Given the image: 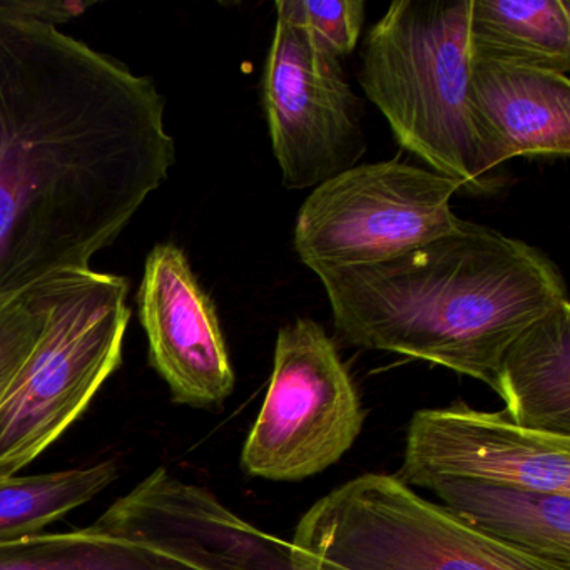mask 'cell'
<instances>
[{"label":"cell","mask_w":570,"mask_h":570,"mask_svg":"<svg viewBox=\"0 0 570 570\" xmlns=\"http://www.w3.org/2000/svg\"><path fill=\"white\" fill-rule=\"evenodd\" d=\"M315 275L350 345L423 360L493 392L507 346L569 302L546 253L469 222L399 258Z\"/></svg>","instance_id":"obj_2"},{"label":"cell","mask_w":570,"mask_h":570,"mask_svg":"<svg viewBox=\"0 0 570 570\" xmlns=\"http://www.w3.org/2000/svg\"><path fill=\"white\" fill-rule=\"evenodd\" d=\"M89 6L0 0V293L91 268L176 163L155 81L59 28Z\"/></svg>","instance_id":"obj_1"},{"label":"cell","mask_w":570,"mask_h":570,"mask_svg":"<svg viewBox=\"0 0 570 570\" xmlns=\"http://www.w3.org/2000/svg\"><path fill=\"white\" fill-rule=\"evenodd\" d=\"M429 490L476 532L537 559L570 566V495L462 479L436 480Z\"/></svg>","instance_id":"obj_12"},{"label":"cell","mask_w":570,"mask_h":570,"mask_svg":"<svg viewBox=\"0 0 570 570\" xmlns=\"http://www.w3.org/2000/svg\"><path fill=\"white\" fill-rule=\"evenodd\" d=\"M6 392H8V390H0V402L4 399Z\"/></svg>","instance_id":"obj_20"},{"label":"cell","mask_w":570,"mask_h":570,"mask_svg":"<svg viewBox=\"0 0 570 570\" xmlns=\"http://www.w3.org/2000/svg\"><path fill=\"white\" fill-rule=\"evenodd\" d=\"M363 0H279L276 19L305 29L342 59L355 51L365 22Z\"/></svg>","instance_id":"obj_18"},{"label":"cell","mask_w":570,"mask_h":570,"mask_svg":"<svg viewBox=\"0 0 570 570\" xmlns=\"http://www.w3.org/2000/svg\"><path fill=\"white\" fill-rule=\"evenodd\" d=\"M128 295V279L112 273H56L41 340L0 402V475L58 442L121 366Z\"/></svg>","instance_id":"obj_4"},{"label":"cell","mask_w":570,"mask_h":570,"mask_svg":"<svg viewBox=\"0 0 570 570\" xmlns=\"http://www.w3.org/2000/svg\"><path fill=\"white\" fill-rule=\"evenodd\" d=\"M470 102L493 169L519 156H569V76L472 52Z\"/></svg>","instance_id":"obj_11"},{"label":"cell","mask_w":570,"mask_h":570,"mask_svg":"<svg viewBox=\"0 0 570 570\" xmlns=\"http://www.w3.org/2000/svg\"><path fill=\"white\" fill-rule=\"evenodd\" d=\"M292 543L338 570H570L476 532L383 473L356 476L316 500Z\"/></svg>","instance_id":"obj_5"},{"label":"cell","mask_w":570,"mask_h":570,"mask_svg":"<svg viewBox=\"0 0 570 570\" xmlns=\"http://www.w3.org/2000/svg\"><path fill=\"white\" fill-rule=\"evenodd\" d=\"M138 312L149 363L173 400L195 409L222 406L235 390V370L215 305L179 246L161 243L146 256Z\"/></svg>","instance_id":"obj_10"},{"label":"cell","mask_w":570,"mask_h":570,"mask_svg":"<svg viewBox=\"0 0 570 570\" xmlns=\"http://www.w3.org/2000/svg\"><path fill=\"white\" fill-rule=\"evenodd\" d=\"M119 476L115 462L38 475H0V543L45 533Z\"/></svg>","instance_id":"obj_15"},{"label":"cell","mask_w":570,"mask_h":570,"mask_svg":"<svg viewBox=\"0 0 570 570\" xmlns=\"http://www.w3.org/2000/svg\"><path fill=\"white\" fill-rule=\"evenodd\" d=\"M460 189L396 159L353 166L309 193L296 216L295 252L313 273L399 258L465 226L450 206Z\"/></svg>","instance_id":"obj_6"},{"label":"cell","mask_w":570,"mask_h":570,"mask_svg":"<svg viewBox=\"0 0 570 570\" xmlns=\"http://www.w3.org/2000/svg\"><path fill=\"white\" fill-rule=\"evenodd\" d=\"M495 393L517 425L570 436L569 302L540 316L507 346Z\"/></svg>","instance_id":"obj_13"},{"label":"cell","mask_w":570,"mask_h":570,"mask_svg":"<svg viewBox=\"0 0 570 570\" xmlns=\"http://www.w3.org/2000/svg\"><path fill=\"white\" fill-rule=\"evenodd\" d=\"M472 0H395L366 36L360 85L406 151L472 193L495 189L470 102Z\"/></svg>","instance_id":"obj_3"},{"label":"cell","mask_w":570,"mask_h":570,"mask_svg":"<svg viewBox=\"0 0 570 570\" xmlns=\"http://www.w3.org/2000/svg\"><path fill=\"white\" fill-rule=\"evenodd\" d=\"M340 61L305 29L276 19L263 102L273 155L288 189L316 188L365 155L362 102Z\"/></svg>","instance_id":"obj_8"},{"label":"cell","mask_w":570,"mask_h":570,"mask_svg":"<svg viewBox=\"0 0 570 570\" xmlns=\"http://www.w3.org/2000/svg\"><path fill=\"white\" fill-rule=\"evenodd\" d=\"M470 45L475 55L569 76L570 4L567 0H472Z\"/></svg>","instance_id":"obj_14"},{"label":"cell","mask_w":570,"mask_h":570,"mask_svg":"<svg viewBox=\"0 0 570 570\" xmlns=\"http://www.w3.org/2000/svg\"><path fill=\"white\" fill-rule=\"evenodd\" d=\"M365 410L348 368L322 325L286 323L276 336L268 392L246 436L249 476L299 482L335 465L358 439Z\"/></svg>","instance_id":"obj_7"},{"label":"cell","mask_w":570,"mask_h":570,"mask_svg":"<svg viewBox=\"0 0 570 570\" xmlns=\"http://www.w3.org/2000/svg\"><path fill=\"white\" fill-rule=\"evenodd\" d=\"M0 570H193L89 527L0 543Z\"/></svg>","instance_id":"obj_16"},{"label":"cell","mask_w":570,"mask_h":570,"mask_svg":"<svg viewBox=\"0 0 570 570\" xmlns=\"http://www.w3.org/2000/svg\"><path fill=\"white\" fill-rule=\"evenodd\" d=\"M56 273L0 293V390H8L35 352L48 322Z\"/></svg>","instance_id":"obj_17"},{"label":"cell","mask_w":570,"mask_h":570,"mask_svg":"<svg viewBox=\"0 0 570 570\" xmlns=\"http://www.w3.org/2000/svg\"><path fill=\"white\" fill-rule=\"evenodd\" d=\"M400 473L403 483L422 489L462 479L570 495V436L535 432L505 412L462 402L419 410L406 430Z\"/></svg>","instance_id":"obj_9"},{"label":"cell","mask_w":570,"mask_h":570,"mask_svg":"<svg viewBox=\"0 0 570 570\" xmlns=\"http://www.w3.org/2000/svg\"><path fill=\"white\" fill-rule=\"evenodd\" d=\"M255 570H338L328 563L320 562L315 557L299 550L292 542L269 537L259 553Z\"/></svg>","instance_id":"obj_19"}]
</instances>
